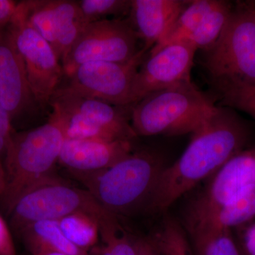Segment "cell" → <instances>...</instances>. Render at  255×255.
I'll return each mask as SVG.
<instances>
[{
	"label": "cell",
	"mask_w": 255,
	"mask_h": 255,
	"mask_svg": "<svg viewBox=\"0 0 255 255\" xmlns=\"http://www.w3.org/2000/svg\"><path fill=\"white\" fill-rule=\"evenodd\" d=\"M7 29L24 64L32 91L42 108L50 112V102L62 85L61 62L51 45L28 23L19 2Z\"/></svg>",
	"instance_id": "9c48e42d"
},
{
	"label": "cell",
	"mask_w": 255,
	"mask_h": 255,
	"mask_svg": "<svg viewBox=\"0 0 255 255\" xmlns=\"http://www.w3.org/2000/svg\"><path fill=\"white\" fill-rule=\"evenodd\" d=\"M84 212L100 220L108 213L87 190L79 189L53 177H48L23 194L10 211L11 224L16 232L43 220H58Z\"/></svg>",
	"instance_id": "52a82bcc"
},
{
	"label": "cell",
	"mask_w": 255,
	"mask_h": 255,
	"mask_svg": "<svg viewBox=\"0 0 255 255\" xmlns=\"http://www.w3.org/2000/svg\"><path fill=\"white\" fill-rule=\"evenodd\" d=\"M201 66L213 101L248 114L255 107V11L238 1L217 41L203 50Z\"/></svg>",
	"instance_id": "7a4b0ae2"
},
{
	"label": "cell",
	"mask_w": 255,
	"mask_h": 255,
	"mask_svg": "<svg viewBox=\"0 0 255 255\" xmlns=\"http://www.w3.org/2000/svg\"><path fill=\"white\" fill-rule=\"evenodd\" d=\"M190 1L131 0L128 20L143 41L142 48L150 51L162 38Z\"/></svg>",
	"instance_id": "9a60e30c"
},
{
	"label": "cell",
	"mask_w": 255,
	"mask_h": 255,
	"mask_svg": "<svg viewBox=\"0 0 255 255\" xmlns=\"http://www.w3.org/2000/svg\"><path fill=\"white\" fill-rule=\"evenodd\" d=\"M140 41L128 20L109 18L89 23L62 60L64 76L90 62L127 63L141 51Z\"/></svg>",
	"instance_id": "ba28073f"
},
{
	"label": "cell",
	"mask_w": 255,
	"mask_h": 255,
	"mask_svg": "<svg viewBox=\"0 0 255 255\" xmlns=\"http://www.w3.org/2000/svg\"><path fill=\"white\" fill-rule=\"evenodd\" d=\"M255 219V187L226 203L213 212L189 215L187 219L206 220L219 227L231 230L241 228Z\"/></svg>",
	"instance_id": "ac0fdd59"
},
{
	"label": "cell",
	"mask_w": 255,
	"mask_h": 255,
	"mask_svg": "<svg viewBox=\"0 0 255 255\" xmlns=\"http://www.w3.org/2000/svg\"><path fill=\"white\" fill-rule=\"evenodd\" d=\"M14 132L12 124L8 114L0 105V198L5 187L4 159L6 145Z\"/></svg>",
	"instance_id": "4316f807"
},
{
	"label": "cell",
	"mask_w": 255,
	"mask_h": 255,
	"mask_svg": "<svg viewBox=\"0 0 255 255\" xmlns=\"http://www.w3.org/2000/svg\"><path fill=\"white\" fill-rule=\"evenodd\" d=\"M251 135V126L234 110L216 106L193 132L181 157L161 174L149 213L163 212L203 179L214 175L244 150Z\"/></svg>",
	"instance_id": "6da1fadb"
},
{
	"label": "cell",
	"mask_w": 255,
	"mask_h": 255,
	"mask_svg": "<svg viewBox=\"0 0 255 255\" xmlns=\"http://www.w3.org/2000/svg\"><path fill=\"white\" fill-rule=\"evenodd\" d=\"M65 139L63 122L51 112L46 123L11 133L5 154L4 191L0 198L8 214L26 191L53 176Z\"/></svg>",
	"instance_id": "277c9868"
},
{
	"label": "cell",
	"mask_w": 255,
	"mask_h": 255,
	"mask_svg": "<svg viewBox=\"0 0 255 255\" xmlns=\"http://www.w3.org/2000/svg\"><path fill=\"white\" fill-rule=\"evenodd\" d=\"M50 110L64 124L65 138L113 142L134 141L131 107H118L60 87L52 97Z\"/></svg>",
	"instance_id": "8992f818"
},
{
	"label": "cell",
	"mask_w": 255,
	"mask_h": 255,
	"mask_svg": "<svg viewBox=\"0 0 255 255\" xmlns=\"http://www.w3.org/2000/svg\"><path fill=\"white\" fill-rule=\"evenodd\" d=\"M197 255H242L231 230L206 220H187Z\"/></svg>",
	"instance_id": "2e32d148"
},
{
	"label": "cell",
	"mask_w": 255,
	"mask_h": 255,
	"mask_svg": "<svg viewBox=\"0 0 255 255\" xmlns=\"http://www.w3.org/2000/svg\"><path fill=\"white\" fill-rule=\"evenodd\" d=\"M19 6L26 21L55 50L59 31L57 0H28Z\"/></svg>",
	"instance_id": "ffe728a7"
},
{
	"label": "cell",
	"mask_w": 255,
	"mask_h": 255,
	"mask_svg": "<svg viewBox=\"0 0 255 255\" xmlns=\"http://www.w3.org/2000/svg\"><path fill=\"white\" fill-rule=\"evenodd\" d=\"M163 159L155 151L135 148L110 168L73 173L102 207L117 217L148 213Z\"/></svg>",
	"instance_id": "3957f363"
},
{
	"label": "cell",
	"mask_w": 255,
	"mask_h": 255,
	"mask_svg": "<svg viewBox=\"0 0 255 255\" xmlns=\"http://www.w3.org/2000/svg\"><path fill=\"white\" fill-rule=\"evenodd\" d=\"M237 241L242 255H255V219L241 228Z\"/></svg>",
	"instance_id": "83f0119b"
},
{
	"label": "cell",
	"mask_w": 255,
	"mask_h": 255,
	"mask_svg": "<svg viewBox=\"0 0 255 255\" xmlns=\"http://www.w3.org/2000/svg\"><path fill=\"white\" fill-rule=\"evenodd\" d=\"M78 4L84 21L89 24L110 16L120 18L129 14L131 0H81Z\"/></svg>",
	"instance_id": "484cf974"
},
{
	"label": "cell",
	"mask_w": 255,
	"mask_h": 255,
	"mask_svg": "<svg viewBox=\"0 0 255 255\" xmlns=\"http://www.w3.org/2000/svg\"><path fill=\"white\" fill-rule=\"evenodd\" d=\"M252 4H253V8H254L255 11V1H251Z\"/></svg>",
	"instance_id": "d6a6232c"
},
{
	"label": "cell",
	"mask_w": 255,
	"mask_h": 255,
	"mask_svg": "<svg viewBox=\"0 0 255 255\" xmlns=\"http://www.w3.org/2000/svg\"><path fill=\"white\" fill-rule=\"evenodd\" d=\"M196 51L187 43H175L148 53L137 70L131 92V107L153 92L191 81Z\"/></svg>",
	"instance_id": "8fae6325"
},
{
	"label": "cell",
	"mask_w": 255,
	"mask_h": 255,
	"mask_svg": "<svg viewBox=\"0 0 255 255\" xmlns=\"http://www.w3.org/2000/svg\"><path fill=\"white\" fill-rule=\"evenodd\" d=\"M233 9V4L216 0L213 7L203 18L200 24L187 41L196 50H204L217 41Z\"/></svg>",
	"instance_id": "603a6c76"
},
{
	"label": "cell",
	"mask_w": 255,
	"mask_h": 255,
	"mask_svg": "<svg viewBox=\"0 0 255 255\" xmlns=\"http://www.w3.org/2000/svg\"><path fill=\"white\" fill-rule=\"evenodd\" d=\"M255 187V145L241 151L213 175L206 191L193 204L189 214L213 212Z\"/></svg>",
	"instance_id": "4fadbf2b"
},
{
	"label": "cell",
	"mask_w": 255,
	"mask_h": 255,
	"mask_svg": "<svg viewBox=\"0 0 255 255\" xmlns=\"http://www.w3.org/2000/svg\"><path fill=\"white\" fill-rule=\"evenodd\" d=\"M137 255H159L150 237L139 238Z\"/></svg>",
	"instance_id": "4dcf8cb0"
},
{
	"label": "cell",
	"mask_w": 255,
	"mask_h": 255,
	"mask_svg": "<svg viewBox=\"0 0 255 255\" xmlns=\"http://www.w3.org/2000/svg\"><path fill=\"white\" fill-rule=\"evenodd\" d=\"M28 248L39 247L69 255H89L73 245L63 234L58 221L43 220L32 223L18 232Z\"/></svg>",
	"instance_id": "e0dca14e"
},
{
	"label": "cell",
	"mask_w": 255,
	"mask_h": 255,
	"mask_svg": "<svg viewBox=\"0 0 255 255\" xmlns=\"http://www.w3.org/2000/svg\"><path fill=\"white\" fill-rule=\"evenodd\" d=\"M216 0H193L183 10L168 31L149 51L155 53L164 47L187 41L196 31Z\"/></svg>",
	"instance_id": "d6986e66"
},
{
	"label": "cell",
	"mask_w": 255,
	"mask_h": 255,
	"mask_svg": "<svg viewBox=\"0 0 255 255\" xmlns=\"http://www.w3.org/2000/svg\"><path fill=\"white\" fill-rule=\"evenodd\" d=\"M0 105L12 126L18 119L34 118L46 112L32 91L22 58L7 28L0 31Z\"/></svg>",
	"instance_id": "7c38bea8"
},
{
	"label": "cell",
	"mask_w": 255,
	"mask_h": 255,
	"mask_svg": "<svg viewBox=\"0 0 255 255\" xmlns=\"http://www.w3.org/2000/svg\"><path fill=\"white\" fill-rule=\"evenodd\" d=\"M57 9L59 31L55 52L61 62L87 24L82 18L78 1L57 0Z\"/></svg>",
	"instance_id": "7402d4cb"
},
{
	"label": "cell",
	"mask_w": 255,
	"mask_h": 255,
	"mask_svg": "<svg viewBox=\"0 0 255 255\" xmlns=\"http://www.w3.org/2000/svg\"><path fill=\"white\" fill-rule=\"evenodd\" d=\"M150 238L159 255H192L185 233L171 218H166Z\"/></svg>",
	"instance_id": "d4e9b609"
},
{
	"label": "cell",
	"mask_w": 255,
	"mask_h": 255,
	"mask_svg": "<svg viewBox=\"0 0 255 255\" xmlns=\"http://www.w3.org/2000/svg\"><path fill=\"white\" fill-rule=\"evenodd\" d=\"M0 255H16L9 228L0 216Z\"/></svg>",
	"instance_id": "f1b7e54d"
},
{
	"label": "cell",
	"mask_w": 255,
	"mask_h": 255,
	"mask_svg": "<svg viewBox=\"0 0 255 255\" xmlns=\"http://www.w3.org/2000/svg\"><path fill=\"white\" fill-rule=\"evenodd\" d=\"M17 6V1L0 0V31H4L9 26L14 18Z\"/></svg>",
	"instance_id": "f546056e"
},
{
	"label": "cell",
	"mask_w": 255,
	"mask_h": 255,
	"mask_svg": "<svg viewBox=\"0 0 255 255\" xmlns=\"http://www.w3.org/2000/svg\"><path fill=\"white\" fill-rule=\"evenodd\" d=\"M133 141L65 139L58 163L71 173H93L112 167L134 148Z\"/></svg>",
	"instance_id": "5bb4252c"
},
{
	"label": "cell",
	"mask_w": 255,
	"mask_h": 255,
	"mask_svg": "<svg viewBox=\"0 0 255 255\" xmlns=\"http://www.w3.org/2000/svg\"><path fill=\"white\" fill-rule=\"evenodd\" d=\"M119 219L107 213L99 220L100 236L103 242L100 255H137L139 238L126 231Z\"/></svg>",
	"instance_id": "44dd1931"
},
{
	"label": "cell",
	"mask_w": 255,
	"mask_h": 255,
	"mask_svg": "<svg viewBox=\"0 0 255 255\" xmlns=\"http://www.w3.org/2000/svg\"><path fill=\"white\" fill-rule=\"evenodd\" d=\"M58 223L65 237L82 251L87 252L95 246L100 236L98 219L86 213L69 215Z\"/></svg>",
	"instance_id": "cb8c5ba5"
},
{
	"label": "cell",
	"mask_w": 255,
	"mask_h": 255,
	"mask_svg": "<svg viewBox=\"0 0 255 255\" xmlns=\"http://www.w3.org/2000/svg\"><path fill=\"white\" fill-rule=\"evenodd\" d=\"M141 51L127 63L90 62L77 67L66 78L65 87L79 95L118 107H131L132 84L147 57Z\"/></svg>",
	"instance_id": "30bf717a"
},
{
	"label": "cell",
	"mask_w": 255,
	"mask_h": 255,
	"mask_svg": "<svg viewBox=\"0 0 255 255\" xmlns=\"http://www.w3.org/2000/svg\"><path fill=\"white\" fill-rule=\"evenodd\" d=\"M216 106L192 82H183L146 96L132 106L130 124L137 136L193 133Z\"/></svg>",
	"instance_id": "5b68a950"
},
{
	"label": "cell",
	"mask_w": 255,
	"mask_h": 255,
	"mask_svg": "<svg viewBox=\"0 0 255 255\" xmlns=\"http://www.w3.org/2000/svg\"><path fill=\"white\" fill-rule=\"evenodd\" d=\"M28 250L31 252L32 255H69L61 252L39 247L28 248Z\"/></svg>",
	"instance_id": "1f68e13d"
}]
</instances>
